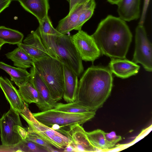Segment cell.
I'll use <instances>...</instances> for the list:
<instances>
[{"mask_svg": "<svg viewBox=\"0 0 152 152\" xmlns=\"http://www.w3.org/2000/svg\"><path fill=\"white\" fill-rule=\"evenodd\" d=\"M69 2V0H66Z\"/></svg>", "mask_w": 152, "mask_h": 152, "instance_id": "d590c367", "label": "cell"}, {"mask_svg": "<svg viewBox=\"0 0 152 152\" xmlns=\"http://www.w3.org/2000/svg\"><path fill=\"white\" fill-rule=\"evenodd\" d=\"M26 104L24 110L19 115L27 123V131H30L42 138L53 147L63 149L69 144L68 138L38 120L33 115Z\"/></svg>", "mask_w": 152, "mask_h": 152, "instance_id": "8992f818", "label": "cell"}, {"mask_svg": "<svg viewBox=\"0 0 152 152\" xmlns=\"http://www.w3.org/2000/svg\"><path fill=\"white\" fill-rule=\"evenodd\" d=\"M27 11L35 16L39 22L48 15L49 0H16Z\"/></svg>", "mask_w": 152, "mask_h": 152, "instance_id": "2e32d148", "label": "cell"}, {"mask_svg": "<svg viewBox=\"0 0 152 152\" xmlns=\"http://www.w3.org/2000/svg\"><path fill=\"white\" fill-rule=\"evenodd\" d=\"M39 35L49 54L68 66L80 77L84 71L82 60L71 36L66 34Z\"/></svg>", "mask_w": 152, "mask_h": 152, "instance_id": "3957f363", "label": "cell"}, {"mask_svg": "<svg viewBox=\"0 0 152 152\" xmlns=\"http://www.w3.org/2000/svg\"><path fill=\"white\" fill-rule=\"evenodd\" d=\"M150 0H144L143 7L138 25H143Z\"/></svg>", "mask_w": 152, "mask_h": 152, "instance_id": "f546056e", "label": "cell"}, {"mask_svg": "<svg viewBox=\"0 0 152 152\" xmlns=\"http://www.w3.org/2000/svg\"><path fill=\"white\" fill-rule=\"evenodd\" d=\"M0 88L10 103V108L19 113L24 110L27 103L23 99L18 90L8 78L0 76Z\"/></svg>", "mask_w": 152, "mask_h": 152, "instance_id": "4fadbf2b", "label": "cell"}, {"mask_svg": "<svg viewBox=\"0 0 152 152\" xmlns=\"http://www.w3.org/2000/svg\"><path fill=\"white\" fill-rule=\"evenodd\" d=\"M1 141L3 145H16L26 139L27 132L23 126L19 113L10 108L0 119Z\"/></svg>", "mask_w": 152, "mask_h": 152, "instance_id": "5b68a950", "label": "cell"}, {"mask_svg": "<svg viewBox=\"0 0 152 152\" xmlns=\"http://www.w3.org/2000/svg\"><path fill=\"white\" fill-rule=\"evenodd\" d=\"M23 37V34L18 31L0 26V40L5 44L17 45L22 42Z\"/></svg>", "mask_w": 152, "mask_h": 152, "instance_id": "7402d4cb", "label": "cell"}, {"mask_svg": "<svg viewBox=\"0 0 152 152\" xmlns=\"http://www.w3.org/2000/svg\"><path fill=\"white\" fill-rule=\"evenodd\" d=\"M13 0H12V1H13Z\"/></svg>", "mask_w": 152, "mask_h": 152, "instance_id": "8d00e7d4", "label": "cell"}, {"mask_svg": "<svg viewBox=\"0 0 152 152\" xmlns=\"http://www.w3.org/2000/svg\"><path fill=\"white\" fill-rule=\"evenodd\" d=\"M26 139L33 142L45 148L48 152L59 151L54 148L53 146L45 141L40 138L33 133L27 131Z\"/></svg>", "mask_w": 152, "mask_h": 152, "instance_id": "83f0119b", "label": "cell"}, {"mask_svg": "<svg viewBox=\"0 0 152 152\" xmlns=\"http://www.w3.org/2000/svg\"><path fill=\"white\" fill-rule=\"evenodd\" d=\"M64 90L63 98L67 103L75 101L76 99L78 77L74 72L63 64Z\"/></svg>", "mask_w": 152, "mask_h": 152, "instance_id": "9a60e30c", "label": "cell"}, {"mask_svg": "<svg viewBox=\"0 0 152 152\" xmlns=\"http://www.w3.org/2000/svg\"><path fill=\"white\" fill-rule=\"evenodd\" d=\"M104 133L100 129L86 132L89 140L96 149V151L98 150L105 151L112 148L106 139Z\"/></svg>", "mask_w": 152, "mask_h": 152, "instance_id": "44dd1931", "label": "cell"}, {"mask_svg": "<svg viewBox=\"0 0 152 152\" xmlns=\"http://www.w3.org/2000/svg\"><path fill=\"white\" fill-rule=\"evenodd\" d=\"M5 43L2 41L0 40V50L2 46Z\"/></svg>", "mask_w": 152, "mask_h": 152, "instance_id": "e575fe53", "label": "cell"}, {"mask_svg": "<svg viewBox=\"0 0 152 152\" xmlns=\"http://www.w3.org/2000/svg\"><path fill=\"white\" fill-rule=\"evenodd\" d=\"M18 91L24 101L27 104L39 102L38 95L36 88L30 81L28 82L19 87Z\"/></svg>", "mask_w": 152, "mask_h": 152, "instance_id": "603a6c76", "label": "cell"}, {"mask_svg": "<svg viewBox=\"0 0 152 152\" xmlns=\"http://www.w3.org/2000/svg\"><path fill=\"white\" fill-rule=\"evenodd\" d=\"M11 60L15 67L26 69L31 67L33 63L32 58L21 48L18 47L12 51L5 54Z\"/></svg>", "mask_w": 152, "mask_h": 152, "instance_id": "ffe728a7", "label": "cell"}, {"mask_svg": "<svg viewBox=\"0 0 152 152\" xmlns=\"http://www.w3.org/2000/svg\"><path fill=\"white\" fill-rule=\"evenodd\" d=\"M89 0H69V13L71 12L77 6Z\"/></svg>", "mask_w": 152, "mask_h": 152, "instance_id": "4dcf8cb0", "label": "cell"}, {"mask_svg": "<svg viewBox=\"0 0 152 152\" xmlns=\"http://www.w3.org/2000/svg\"><path fill=\"white\" fill-rule=\"evenodd\" d=\"M17 45L27 53L33 61L47 56H52L36 31H32L24 39L23 43H20Z\"/></svg>", "mask_w": 152, "mask_h": 152, "instance_id": "7c38bea8", "label": "cell"}, {"mask_svg": "<svg viewBox=\"0 0 152 152\" xmlns=\"http://www.w3.org/2000/svg\"><path fill=\"white\" fill-rule=\"evenodd\" d=\"M30 73L29 81L38 94L39 102L36 105L39 110L44 112L54 108L57 102L53 98L47 85L32 65Z\"/></svg>", "mask_w": 152, "mask_h": 152, "instance_id": "8fae6325", "label": "cell"}, {"mask_svg": "<svg viewBox=\"0 0 152 152\" xmlns=\"http://www.w3.org/2000/svg\"><path fill=\"white\" fill-rule=\"evenodd\" d=\"M71 38L82 61L93 63L100 56V51L91 35L81 30Z\"/></svg>", "mask_w": 152, "mask_h": 152, "instance_id": "9c48e42d", "label": "cell"}, {"mask_svg": "<svg viewBox=\"0 0 152 152\" xmlns=\"http://www.w3.org/2000/svg\"><path fill=\"white\" fill-rule=\"evenodd\" d=\"M111 4H117L121 0H107Z\"/></svg>", "mask_w": 152, "mask_h": 152, "instance_id": "836d02e7", "label": "cell"}, {"mask_svg": "<svg viewBox=\"0 0 152 152\" xmlns=\"http://www.w3.org/2000/svg\"><path fill=\"white\" fill-rule=\"evenodd\" d=\"M39 26L36 31L38 34L60 35L59 33L53 26L48 15L39 22Z\"/></svg>", "mask_w": 152, "mask_h": 152, "instance_id": "4316f807", "label": "cell"}, {"mask_svg": "<svg viewBox=\"0 0 152 152\" xmlns=\"http://www.w3.org/2000/svg\"><path fill=\"white\" fill-rule=\"evenodd\" d=\"M12 0H0V13L10 4Z\"/></svg>", "mask_w": 152, "mask_h": 152, "instance_id": "1f68e13d", "label": "cell"}, {"mask_svg": "<svg viewBox=\"0 0 152 152\" xmlns=\"http://www.w3.org/2000/svg\"><path fill=\"white\" fill-rule=\"evenodd\" d=\"M54 109L60 111L73 113H84L90 111L75 100L66 104L57 102Z\"/></svg>", "mask_w": 152, "mask_h": 152, "instance_id": "cb8c5ba5", "label": "cell"}, {"mask_svg": "<svg viewBox=\"0 0 152 152\" xmlns=\"http://www.w3.org/2000/svg\"><path fill=\"white\" fill-rule=\"evenodd\" d=\"M90 0L79 5L66 16L60 20L56 29L62 34H66L75 29L80 15L87 6Z\"/></svg>", "mask_w": 152, "mask_h": 152, "instance_id": "e0dca14e", "label": "cell"}, {"mask_svg": "<svg viewBox=\"0 0 152 152\" xmlns=\"http://www.w3.org/2000/svg\"><path fill=\"white\" fill-rule=\"evenodd\" d=\"M32 65L48 88L57 102L63 98L64 90L63 64L51 56L33 61Z\"/></svg>", "mask_w": 152, "mask_h": 152, "instance_id": "277c9868", "label": "cell"}, {"mask_svg": "<svg viewBox=\"0 0 152 152\" xmlns=\"http://www.w3.org/2000/svg\"><path fill=\"white\" fill-rule=\"evenodd\" d=\"M0 69L9 75L11 80L18 87L29 81L30 74L26 69L12 66L2 61H0Z\"/></svg>", "mask_w": 152, "mask_h": 152, "instance_id": "d6986e66", "label": "cell"}, {"mask_svg": "<svg viewBox=\"0 0 152 152\" xmlns=\"http://www.w3.org/2000/svg\"><path fill=\"white\" fill-rule=\"evenodd\" d=\"M17 152H48L43 146L26 139L16 145Z\"/></svg>", "mask_w": 152, "mask_h": 152, "instance_id": "d4e9b609", "label": "cell"}, {"mask_svg": "<svg viewBox=\"0 0 152 152\" xmlns=\"http://www.w3.org/2000/svg\"><path fill=\"white\" fill-rule=\"evenodd\" d=\"M96 111L73 113L57 110L54 108L44 112L32 113L39 121L51 127L54 124L61 126L77 123L82 125L93 118Z\"/></svg>", "mask_w": 152, "mask_h": 152, "instance_id": "52a82bcc", "label": "cell"}, {"mask_svg": "<svg viewBox=\"0 0 152 152\" xmlns=\"http://www.w3.org/2000/svg\"><path fill=\"white\" fill-rule=\"evenodd\" d=\"M112 74L106 67L92 66L88 68L78 82L75 101L89 111H96L102 107L112 91Z\"/></svg>", "mask_w": 152, "mask_h": 152, "instance_id": "6da1fadb", "label": "cell"}, {"mask_svg": "<svg viewBox=\"0 0 152 152\" xmlns=\"http://www.w3.org/2000/svg\"><path fill=\"white\" fill-rule=\"evenodd\" d=\"M106 139L112 148L115 144L121 141V137L120 136L117 135L114 131H112L109 133H104Z\"/></svg>", "mask_w": 152, "mask_h": 152, "instance_id": "f1b7e54d", "label": "cell"}, {"mask_svg": "<svg viewBox=\"0 0 152 152\" xmlns=\"http://www.w3.org/2000/svg\"><path fill=\"white\" fill-rule=\"evenodd\" d=\"M109 66L112 73L122 79L136 74L140 68L137 64L125 58H112Z\"/></svg>", "mask_w": 152, "mask_h": 152, "instance_id": "5bb4252c", "label": "cell"}, {"mask_svg": "<svg viewBox=\"0 0 152 152\" xmlns=\"http://www.w3.org/2000/svg\"><path fill=\"white\" fill-rule=\"evenodd\" d=\"M64 152H75V150L74 148L71 145L69 144L65 147L63 149Z\"/></svg>", "mask_w": 152, "mask_h": 152, "instance_id": "d6a6232c", "label": "cell"}, {"mask_svg": "<svg viewBox=\"0 0 152 152\" xmlns=\"http://www.w3.org/2000/svg\"><path fill=\"white\" fill-rule=\"evenodd\" d=\"M64 126L65 127L61 126L57 131L68 138L69 144L73 147L75 152L96 151L89 140L86 132L80 125L76 123Z\"/></svg>", "mask_w": 152, "mask_h": 152, "instance_id": "30bf717a", "label": "cell"}, {"mask_svg": "<svg viewBox=\"0 0 152 152\" xmlns=\"http://www.w3.org/2000/svg\"><path fill=\"white\" fill-rule=\"evenodd\" d=\"M96 5L94 0H90L88 4L80 15L75 30L78 31L81 30L83 25L93 15Z\"/></svg>", "mask_w": 152, "mask_h": 152, "instance_id": "484cf974", "label": "cell"}, {"mask_svg": "<svg viewBox=\"0 0 152 152\" xmlns=\"http://www.w3.org/2000/svg\"><path fill=\"white\" fill-rule=\"evenodd\" d=\"M91 36L102 54L121 59L126 58L132 37L125 21L111 15L101 21Z\"/></svg>", "mask_w": 152, "mask_h": 152, "instance_id": "7a4b0ae2", "label": "cell"}, {"mask_svg": "<svg viewBox=\"0 0 152 152\" xmlns=\"http://www.w3.org/2000/svg\"><path fill=\"white\" fill-rule=\"evenodd\" d=\"M140 4V0H121L117 4L119 18L127 21L138 18Z\"/></svg>", "mask_w": 152, "mask_h": 152, "instance_id": "ac0fdd59", "label": "cell"}, {"mask_svg": "<svg viewBox=\"0 0 152 152\" xmlns=\"http://www.w3.org/2000/svg\"><path fill=\"white\" fill-rule=\"evenodd\" d=\"M132 61L141 64L146 71L152 72V44L143 25H138L136 28L135 48Z\"/></svg>", "mask_w": 152, "mask_h": 152, "instance_id": "ba28073f", "label": "cell"}]
</instances>
